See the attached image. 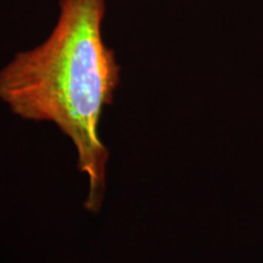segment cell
<instances>
[{"label":"cell","instance_id":"obj_1","mask_svg":"<svg viewBox=\"0 0 263 263\" xmlns=\"http://www.w3.org/2000/svg\"><path fill=\"white\" fill-rule=\"evenodd\" d=\"M105 14L106 0H60L49 37L0 70V100L12 114L55 124L73 143L77 168L89 180L84 207L91 213L103 206L110 156L99 122L121 80L116 54L103 37Z\"/></svg>","mask_w":263,"mask_h":263}]
</instances>
